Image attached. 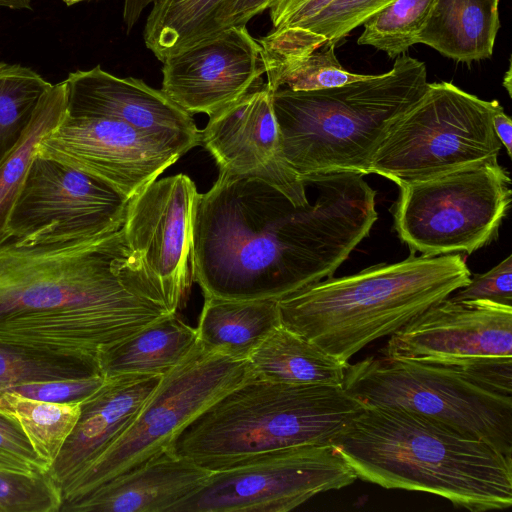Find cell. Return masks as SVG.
<instances>
[{"mask_svg":"<svg viewBox=\"0 0 512 512\" xmlns=\"http://www.w3.org/2000/svg\"><path fill=\"white\" fill-rule=\"evenodd\" d=\"M352 172L309 176L298 203L263 181L219 173L193 212V280L204 296L280 300L333 276L366 238L376 191Z\"/></svg>","mask_w":512,"mask_h":512,"instance_id":"1","label":"cell"},{"mask_svg":"<svg viewBox=\"0 0 512 512\" xmlns=\"http://www.w3.org/2000/svg\"><path fill=\"white\" fill-rule=\"evenodd\" d=\"M166 314L122 227L93 237L0 243V344L98 362Z\"/></svg>","mask_w":512,"mask_h":512,"instance_id":"2","label":"cell"},{"mask_svg":"<svg viewBox=\"0 0 512 512\" xmlns=\"http://www.w3.org/2000/svg\"><path fill=\"white\" fill-rule=\"evenodd\" d=\"M357 478L431 493L471 512L512 505L511 457L420 414L368 406L333 441Z\"/></svg>","mask_w":512,"mask_h":512,"instance_id":"3","label":"cell"},{"mask_svg":"<svg viewBox=\"0 0 512 512\" xmlns=\"http://www.w3.org/2000/svg\"><path fill=\"white\" fill-rule=\"evenodd\" d=\"M462 254L416 256L329 277L278 300L281 325L342 362L467 285Z\"/></svg>","mask_w":512,"mask_h":512,"instance_id":"4","label":"cell"},{"mask_svg":"<svg viewBox=\"0 0 512 512\" xmlns=\"http://www.w3.org/2000/svg\"><path fill=\"white\" fill-rule=\"evenodd\" d=\"M425 63L402 54L390 71L314 91L272 92L283 156L301 178L325 173L367 175L393 124L423 96Z\"/></svg>","mask_w":512,"mask_h":512,"instance_id":"5","label":"cell"},{"mask_svg":"<svg viewBox=\"0 0 512 512\" xmlns=\"http://www.w3.org/2000/svg\"><path fill=\"white\" fill-rule=\"evenodd\" d=\"M364 408L343 387L253 376L188 423L167 450L215 472L272 450L332 445Z\"/></svg>","mask_w":512,"mask_h":512,"instance_id":"6","label":"cell"},{"mask_svg":"<svg viewBox=\"0 0 512 512\" xmlns=\"http://www.w3.org/2000/svg\"><path fill=\"white\" fill-rule=\"evenodd\" d=\"M495 102L450 82L428 83L423 96L390 128L367 174L385 177L400 188L497 162L502 144L492 124Z\"/></svg>","mask_w":512,"mask_h":512,"instance_id":"7","label":"cell"},{"mask_svg":"<svg viewBox=\"0 0 512 512\" xmlns=\"http://www.w3.org/2000/svg\"><path fill=\"white\" fill-rule=\"evenodd\" d=\"M342 387L365 407L411 411L512 456V396L452 368L369 356L348 363Z\"/></svg>","mask_w":512,"mask_h":512,"instance_id":"8","label":"cell"},{"mask_svg":"<svg viewBox=\"0 0 512 512\" xmlns=\"http://www.w3.org/2000/svg\"><path fill=\"white\" fill-rule=\"evenodd\" d=\"M511 200L508 172L485 163L400 187L394 227L411 253L471 254L497 237Z\"/></svg>","mask_w":512,"mask_h":512,"instance_id":"9","label":"cell"},{"mask_svg":"<svg viewBox=\"0 0 512 512\" xmlns=\"http://www.w3.org/2000/svg\"><path fill=\"white\" fill-rule=\"evenodd\" d=\"M251 377L247 360L208 351L197 342L179 365L162 375L129 428L72 484L63 501L81 497L166 451L188 423Z\"/></svg>","mask_w":512,"mask_h":512,"instance_id":"10","label":"cell"},{"mask_svg":"<svg viewBox=\"0 0 512 512\" xmlns=\"http://www.w3.org/2000/svg\"><path fill=\"white\" fill-rule=\"evenodd\" d=\"M357 476L332 445H301L248 457L212 472L172 512H287Z\"/></svg>","mask_w":512,"mask_h":512,"instance_id":"11","label":"cell"},{"mask_svg":"<svg viewBox=\"0 0 512 512\" xmlns=\"http://www.w3.org/2000/svg\"><path fill=\"white\" fill-rule=\"evenodd\" d=\"M129 201L100 180L35 155L12 206L5 240L49 242L116 231Z\"/></svg>","mask_w":512,"mask_h":512,"instance_id":"12","label":"cell"},{"mask_svg":"<svg viewBox=\"0 0 512 512\" xmlns=\"http://www.w3.org/2000/svg\"><path fill=\"white\" fill-rule=\"evenodd\" d=\"M184 154L122 121L66 114L40 141L35 153L100 180L128 199Z\"/></svg>","mask_w":512,"mask_h":512,"instance_id":"13","label":"cell"},{"mask_svg":"<svg viewBox=\"0 0 512 512\" xmlns=\"http://www.w3.org/2000/svg\"><path fill=\"white\" fill-rule=\"evenodd\" d=\"M198 193L185 174L156 179L130 199L122 226L169 313L185 304L194 282L192 219Z\"/></svg>","mask_w":512,"mask_h":512,"instance_id":"14","label":"cell"},{"mask_svg":"<svg viewBox=\"0 0 512 512\" xmlns=\"http://www.w3.org/2000/svg\"><path fill=\"white\" fill-rule=\"evenodd\" d=\"M381 355L461 370L512 359V306L447 297L390 335Z\"/></svg>","mask_w":512,"mask_h":512,"instance_id":"15","label":"cell"},{"mask_svg":"<svg viewBox=\"0 0 512 512\" xmlns=\"http://www.w3.org/2000/svg\"><path fill=\"white\" fill-rule=\"evenodd\" d=\"M199 138L219 173L263 181L298 203L308 200L309 178L299 177L283 156L266 82L209 116Z\"/></svg>","mask_w":512,"mask_h":512,"instance_id":"16","label":"cell"},{"mask_svg":"<svg viewBox=\"0 0 512 512\" xmlns=\"http://www.w3.org/2000/svg\"><path fill=\"white\" fill-rule=\"evenodd\" d=\"M161 90L190 115L211 116L263 82L262 48L244 25L227 28L162 62Z\"/></svg>","mask_w":512,"mask_h":512,"instance_id":"17","label":"cell"},{"mask_svg":"<svg viewBox=\"0 0 512 512\" xmlns=\"http://www.w3.org/2000/svg\"><path fill=\"white\" fill-rule=\"evenodd\" d=\"M65 82L70 117L116 119L185 153L200 145L192 115L141 79L117 77L97 65L69 73Z\"/></svg>","mask_w":512,"mask_h":512,"instance_id":"18","label":"cell"},{"mask_svg":"<svg viewBox=\"0 0 512 512\" xmlns=\"http://www.w3.org/2000/svg\"><path fill=\"white\" fill-rule=\"evenodd\" d=\"M161 375H121L81 403L76 426L48 470L63 496L129 428L158 386Z\"/></svg>","mask_w":512,"mask_h":512,"instance_id":"19","label":"cell"},{"mask_svg":"<svg viewBox=\"0 0 512 512\" xmlns=\"http://www.w3.org/2000/svg\"><path fill=\"white\" fill-rule=\"evenodd\" d=\"M211 473L166 450L81 497L63 501L59 512H172Z\"/></svg>","mask_w":512,"mask_h":512,"instance_id":"20","label":"cell"},{"mask_svg":"<svg viewBox=\"0 0 512 512\" xmlns=\"http://www.w3.org/2000/svg\"><path fill=\"white\" fill-rule=\"evenodd\" d=\"M499 0H434L417 43L470 64L493 54L500 28Z\"/></svg>","mask_w":512,"mask_h":512,"instance_id":"21","label":"cell"},{"mask_svg":"<svg viewBox=\"0 0 512 512\" xmlns=\"http://www.w3.org/2000/svg\"><path fill=\"white\" fill-rule=\"evenodd\" d=\"M281 325L278 300H232L204 296L196 328L208 351L247 360Z\"/></svg>","mask_w":512,"mask_h":512,"instance_id":"22","label":"cell"},{"mask_svg":"<svg viewBox=\"0 0 512 512\" xmlns=\"http://www.w3.org/2000/svg\"><path fill=\"white\" fill-rule=\"evenodd\" d=\"M198 342L196 328L177 313L166 314L98 357L105 378L121 375H164L179 365Z\"/></svg>","mask_w":512,"mask_h":512,"instance_id":"23","label":"cell"},{"mask_svg":"<svg viewBox=\"0 0 512 512\" xmlns=\"http://www.w3.org/2000/svg\"><path fill=\"white\" fill-rule=\"evenodd\" d=\"M255 378L292 385L342 387V362L305 337L280 325L247 359Z\"/></svg>","mask_w":512,"mask_h":512,"instance_id":"24","label":"cell"},{"mask_svg":"<svg viewBox=\"0 0 512 512\" xmlns=\"http://www.w3.org/2000/svg\"><path fill=\"white\" fill-rule=\"evenodd\" d=\"M394 0H334L300 29L267 34L258 41L265 68L337 44L353 29Z\"/></svg>","mask_w":512,"mask_h":512,"instance_id":"25","label":"cell"},{"mask_svg":"<svg viewBox=\"0 0 512 512\" xmlns=\"http://www.w3.org/2000/svg\"><path fill=\"white\" fill-rule=\"evenodd\" d=\"M233 0H157L146 20V47L163 62L202 41Z\"/></svg>","mask_w":512,"mask_h":512,"instance_id":"26","label":"cell"},{"mask_svg":"<svg viewBox=\"0 0 512 512\" xmlns=\"http://www.w3.org/2000/svg\"><path fill=\"white\" fill-rule=\"evenodd\" d=\"M67 105L65 80L52 84L41 97L32 119L13 149L0 161V243L14 201L26 178L40 141L64 118Z\"/></svg>","mask_w":512,"mask_h":512,"instance_id":"27","label":"cell"},{"mask_svg":"<svg viewBox=\"0 0 512 512\" xmlns=\"http://www.w3.org/2000/svg\"><path fill=\"white\" fill-rule=\"evenodd\" d=\"M0 408L16 419L34 451L52 465L76 426L81 403H53L0 390Z\"/></svg>","mask_w":512,"mask_h":512,"instance_id":"28","label":"cell"},{"mask_svg":"<svg viewBox=\"0 0 512 512\" xmlns=\"http://www.w3.org/2000/svg\"><path fill=\"white\" fill-rule=\"evenodd\" d=\"M51 85L31 68L0 61V161L19 141Z\"/></svg>","mask_w":512,"mask_h":512,"instance_id":"29","label":"cell"},{"mask_svg":"<svg viewBox=\"0 0 512 512\" xmlns=\"http://www.w3.org/2000/svg\"><path fill=\"white\" fill-rule=\"evenodd\" d=\"M101 374L95 360L0 344V389Z\"/></svg>","mask_w":512,"mask_h":512,"instance_id":"30","label":"cell"},{"mask_svg":"<svg viewBox=\"0 0 512 512\" xmlns=\"http://www.w3.org/2000/svg\"><path fill=\"white\" fill-rule=\"evenodd\" d=\"M434 0H394L364 23L359 45L383 51L391 59L417 44Z\"/></svg>","mask_w":512,"mask_h":512,"instance_id":"31","label":"cell"},{"mask_svg":"<svg viewBox=\"0 0 512 512\" xmlns=\"http://www.w3.org/2000/svg\"><path fill=\"white\" fill-rule=\"evenodd\" d=\"M335 44L282 61L265 71L267 86L274 92L314 91L337 87L366 78L368 75L345 70L335 54Z\"/></svg>","mask_w":512,"mask_h":512,"instance_id":"32","label":"cell"},{"mask_svg":"<svg viewBox=\"0 0 512 512\" xmlns=\"http://www.w3.org/2000/svg\"><path fill=\"white\" fill-rule=\"evenodd\" d=\"M62 494L46 473L0 472V512H59Z\"/></svg>","mask_w":512,"mask_h":512,"instance_id":"33","label":"cell"},{"mask_svg":"<svg viewBox=\"0 0 512 512\" xmlns=\"http://www.w3.org/2000/svg\"><path fill=\"white\" fill-rule=\"evenodd\" d=\"M105 381L102 374H96L83 378L28 383L0 390L46 402L82 403L96 393Z\"/></svg>","mask_w":512,"mask_h":512,"instance_id":"34","label":"cell"},{"mask_svg":"<svg viewBox=\"0 0 512 512\" xmlns=\"http://www.w3.org/2000/svg\"><path fill=\"white\" fill-rule=\"evenodd\" d=\"M455 292L452 300H485L512 306V256L485 273L474 274L467 285Z\"/></svg>","mask_w":512,"mask_h":512,"instance_id":"35","label":"cell"},{"mask_svg":"<svg viewBox=\"0 0 512 512\" xmlns=\"http://www.w3.org/2000/svg\"><path fill=\"white\" fill-rule=\"evenodd\" d=\"M334 0H274L269 7L271 34L295 31L323 11Z\"/></svg>","mask_w":512,"mask_h":512,"instance_id":"36","label":"cell"},{"mask_svg":"<svg viewBox=\"0 0 512 512\" xmlns=\"http://www.w3.org/2000/svg\"><path fill=\"white\" fill-rule=\"evenodd\" d=\"M0 449L27 461L42 473L48 472L50 468L34 451L19 422L1 408Z\"/></svg>","mask_w":512,"mask_h":512,"instance_id":"37","label":"cell"},{"mask_svg":"<svg viewBox=\"0 0 512 512\" xmlns=\"http://www.w3.org/2000/svg\"><path fill=\"white\" fill-rule=\"evenodd\" d=\"M273 1L274 0H233L214 20L203 40L233 26H246L254 16L269 9Z\"/></svg>","mask_w":512,"mask_h":512,"instance_id":"38","label":"cell"},{"mask_svg":"<svg viewBox=\"0 0 512 512\" xmlns=\"http://www.w3.org/2000/svg\"><path fill=\"white\" fill-rule=\"evenodd\" d=\"M494 132L505 147L509 157L512 156V121L504 112L500 103L496 100L492 114Z\"/></svg>","mask_w":512,"mask_h":512,"instance_id":"39","label":"cell"},{"mask_svg":"<svg viewBox=\"0 0 512 512\" xmlns=\"http://www.w3.org/2000/svg\"><path fill=\"white\" fill-rule=\"evenodd\" d=\"M0 472L23 474L42 473L27 461L2 449H0Z\"/></svg>","mask_w":512,"mask_h":512,"instance_id":"40","label":"cell"},{"mask_svg":"<svg viewBox=\"0 0 512 512\" xmlns=\"http://www.w3.org/2000/svg\"><path fill=\"white\" fill-rule=\"evenodd\" d=\"M155 1L157 0H124L123 21L127 33L135 26L143 10Z\"/></svg>","mask_w":512,"mask_h":512,"instance_id":"41","label":"cell"},{"mask_svg":"<svg viewBox=\"0 0 512 512\" xmlns=\"http://www.w3.org/2000/svg\"><path fill=\"white\" fill-rule=\"evenodd\" d=\"M32 0H0V6L10 9H28L31 10Z\"/></svg>","mask_w":512,"mask_h":512,"instance_id":"42","label":"cell"},{"mask_svg":"<svg viewBox=\"0 0 512 512\" xmlns=\"http://www.w3.org/2000/svg\"><path fill=\"white\" fill-rule=\"evenodd\" d=\"M503 86L506 88L509 96L511 97V65L504 76Z\"/></svg>","mask_w":512,"mask_h":512,"instance_id":"43","label":"cell"},{"mask_svg":"<svg viewBox=\"0 0 512 512\" xmlns=\"http://www.w3.org/2000/svg\"><path fill=\"white\" fill-rule=\"evenodd\" d=\"M82 1H85V0H63V2H64L67 6H71V5H74V4L79 3V2H82Z\"/></svg>","mask_w":512,"mask_h":512,"instance_id":"44","label":"cell"}]
</instances>
